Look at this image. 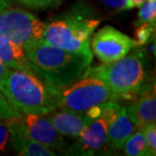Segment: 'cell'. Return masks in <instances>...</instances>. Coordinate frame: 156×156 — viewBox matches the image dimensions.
I'll list each match as a JSON object with an SVG mask.
<instances>
[{"mask_svg":"<svg viewBox=\"0 0 156 156\" xmlns=\"http://www.w3.org/2000/svg\"><path fill=\"white\" fill-rule=\"evenodd\" d=\"M147 143L149 156L156 155V124L150 123L140 129Z\"/></svg>","mask_w":156,"mask_h":156,"instance_id":"obj_19","label":"cell"},{"mask_svg":"<svg viewBox=\"0 0 156 156\" xmlns=\"http://www.w3.org/2000/svg\"><path fill=\"white\" fill-rule=\"evenodd\" d=\"M101 20L82 2L46 24L43 39L50 45L93 59L90 40Z\"/></svg>","mask_w":156,"mask_h":156,"instance_id":"obj_2","label":"cell"},{"mask_svg":"<svg viewBox=\"0 0 156 156\" xmlns=\"http://www.w3.org/2000/svg\"><path fill=\"white\" fill-rule=\"evenodd\" d=\"M137 130L128 115L126 105H121L108 126V143L115 149L123 148L125 142Z\"/></svg>","mask_w":156,"mask_h":156,"instance_id":"obj_12","label":"cell"},{"mask_svg":"<svg viewBox=\"0 0 156 156\" xmlns=\"http://www.w3.org/2000/svg\"><path fill=\"white\" fill-rule=\"evenodd\" d=\"M145 0H126V3H125V7L124 10L126 9H133V8H139L143 3H144Z\"/></svg>","mask_w":156,"mask_h":156,"instance_id":"obj_23","label":"cell"},{"mask_svg":"<svg viewBox=\"0 0 156 156\" xmlns=\"http://www.w3.org/2000/svg\"><path fill=\"white\" fill-rule=\"evenodd\" d=\"M20 116L21 114L12 108V105L9 104L6 98L3 95V93L0 91V120L6 121Z\"/></svg>","mask_w":156,"mask_h":156,"instance_id":"obj_20","label":"cell"},{"mask_svg":"<svg viewBox=\"0 0 156 156\" xmlns=\"http://www.w3.org/2000/svg\"><path fill=\"white\" fill-rule=\"evenodd\" d=\"M138 20L136 26L140 23H147L153 29L156 27V0H145L139 7Z\"/></svg>","mask_w":156,"mask_h":156,"instance_id":"obj_16","label":"cell"},{"mask_svg":"<svg viewBox=\"0 0 156 156\" xmlns=\"http://www.w3.org/2000/svg\"><path fill=\"white\" fill-rule=\"evenodd\" d=\"M147 62L146 52L137 48L115 62L89 67L82 77L98 78L104 81L120 98L131 101L138 96L149 81Z\"/></svg>","mask_w":156,"mask_h":156,"instance_id":"obj_4","label":"cell"},{"mask_svg":"<svg viewBox=\"0 0 156 156\" xmlns=\"http://www.w3.org/2000/svg\"><path fill=\"white\" fill-rule=\"evenodd\" d=\"M155 33V29L147 23H140L137 26L135 30V48H141L147 45V43L152 39V35Z\"/></svg>","mask_w":156,"mask_h":156,"instance_id":"obj_17","label":"cell"},{"mask_svg":"<svg viewBox=\"0 0 156 156\" xmlns=\"http://www.w3.org/2000/svg\"><path fill=\"white\" fill-rule=\"evenodd\" d=\"M0 61L10 69L34 73L23 47L5 37H0Z\"/></svg>","mask_w":156,"mask_h":156,"instance_id":"obj_14","label":"cell"},{"mask_svg":"<svg viewBox=\"0 0 156 156\" xmlns=\"http://www.w3.org/2000/svg\"><path fill=\"white\" fill-rule=\"evenodd\" d=\"M30 67L39 78L61 91L80 79L93 59L50 45L44 40L23 47Z\"/></svg>","mask_w":156,"mask_h":156,"instance_id":"obj_1","label":"cell"},{"mask_svg":"<svg viewBox=\"0 0 156 156\" xmlns=\"http://www.w3.org/2000/svg\"><path fill=\"white\" fill-rule=\"evenodd\" d=\"M8 137H9V133H8L7 126H6L5 123L0 121V153L5 151L6 144H7L8 141Z\"/></svg>","mask_w":156,"mask_h":156,"instance_id":"obj_21","label":"cell"},{"mask_svg":"<svg viewBox=\"0 0 156 156\" xmlns=\"http://www.w3.org/2000/svg\"><path fill=\"white\" fill-rule=\"evenodd\" d=\"M1 37L26 47L43 39L46 23L24 9L11 6L0 11Z\"/></svg>","mask_w":156,"mask_h":156,"instance_id":"obj_6","label":"cell"},{"mask_svg":"<svg viewBox=\"0 0 156 156\" xmlns=\"http://www.w3.org/2000/svg\"><path fill=\"white\" fill-rule=\"evenodd\" d=\"M134 101L132 105H126V108L137 129H141L150 123H156L155 81L149 80Z\"/></svg>","mask_w":156,"mask_h":156,"instance_id":"obj_10","label":"cell"},{"mask_svg":"<svg viewBox=\"0 0 156 156\" xmlns=\"http://www.w3.org/2000/svg\"><path fill=\"white\" fill-rule=\"evenodd\" d=\"M12 0H0V11H2L3 9L11 6Z\"/></svg>","mask_w":156,"mask_h":156,"instance_id":"obj_25","label":"cell"},{"mask_svg":"<svg viewBox=\"0 0 156 156\" xmlns=\"http://www.w3.org/2000/svg\"><path fill=\"white\" fill-rule=\"evenodd\" d=\"M9 71H10V68L8 66H6L4 63H2V62L0 61V81L7 75Z\"/></svg>","mask_w":156,"mask_h":156,"instance_id":"obj_24","label":"cell"},{"mask_svg":"<svg viewBox=\"0 0 156 156\" xmlns=\"http://www.w3.org/2000/svg\"><path fill=\"white\" fill-rule=\"evenodd\" d=\"M16 1L34 10H44V9L57 7L63 0H16Z\"/></svg>","mask_w":156,"mask_h":156,"instance_id":"obj_18","label":"cell"},{"mask_svg":"<svg viewBox=\"0 0 156 156\" xmlns=\"http://www.w3.org/2000/svg\"><path fill=\"white\" fill-rule=\"evenodd\" d=\"M119 99L121 98L104 81L86 76L61 90L58 108L84 114L92 107Z\"/></svg>","mask_w":156,"mask_h":156,"instance_id":"obj_5","label":"cell"},{"mask_svg":"<svg viewBox=\"0 0 156 156\" xmlns=\"http://www.w3.org/2000/svg\"><path fill=\"white\" fill-rule=\"evenodd\" d=\"M12 145L17 153L23 156H54L55 150L48 146L34 141L26 134L21 116L5 121Z\"/></svg>","mask_w":156,"mask_h":156,"instance_id":"obj_11","label":"cell"},{"mask_svg":"<svg viewBox=\"0 0 156 156\" xmlns=\"http://www.w3.org/2000/svg\"><path fill=\"white\" fill-rule=\"evenodd\" d=\"M26 134L34 141L48 146L53 150H61L65 146L63 136L55 129L47 116L35 114L21 115Z\"/></svg>","mask_w":156,"mask_h":156,"instance_id":"obj_9","label":"cell"},{"mask_svg":"<svg viewBox=\"0 0 156 156\" xmlns=\"http://www.w3.org/2000/svg\"><path fill=\"white\" fill-rule=\"evenodd\" d=\"M93 56L101 63H112L125 57L135 48V41L112 26H105L94 32L90 40Z\"/></svg>","mask_w":156,"mask_h":156,"instance_id":"obj_7","label":"cell"},{"mask_svg":"<svg viewBox=\"0 0 156 156\" xmlns=\"http://www.w3.org/2000/svg\"><path fill=\"white\" fill-rule=\"evenodd\" d=\"M0 91L21 115L48 116L58 108L60 91L51 88L33 72L10 69L0 81Z\"/></svg>","mask_w":156,"mask_h":156,"instance_id":"obj_3","label":"cell"},{"mask_svg":"<svg viewBox=\"0 0 156 156\" xmlns=\"http://www.w3.org/2000/svg\"><path fill=\"white\" fill-rule=\"evenodd\" d=\"M107 7L115 10H124L126 0H99Z\"/></svg>","mask_w":156,"mask_h":156,"instance_id":"obj_22","label":"cell"},{"mask_svg":"<svg viewBox=\"0 0 156 156\" xmlns=\"http://www.w3.org/2000/svg\"><path fill=\"white\" fill-rule=\"evenodd\" d=\"M121 105L118 101H108L102 105L101 116L88 119L78 136L75 147L78 153L92 154L101 150L108 142V126Z\"/></svg>","mask_w":156,"mask_h":156,"instance_id":"obj_8","label":"cell"},{"mask_svg":"<svg viewBox=\"0 0 156 156\" xmlns=\"http://www.w3.org/2000/svg\"><path fill=\"white\" fill-rule=\"evenodd\" d=\"M48 118L55 129L62 136L71 137V138H78L87 122L85 114L65 110L52 112L48 115Z\"/></svg>","mask_w":156,"mask_h":156,"instance_id":"obj_13","label":"cell"},{"mask_svg":"<svg viewBox=\"0 0 156 156\" xmlns=\"http://www.w3.org/2000/svg\"><path fill=\"white\" fill-rule=\"evenodd\" d=\"M125 155L128 156H149L147 143L142 131L138 129L131 135L123 146Z\"/></svg>","mask_w":156,"mask_h":156,"instance_id":"obj_15","label":"cell"}]
</instances>
